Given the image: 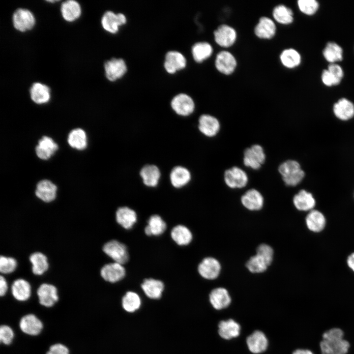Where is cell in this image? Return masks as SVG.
Instances as JSON below:
<instances>
[{
  "label": "cell",
  "instance_id": "6da1fadb",
  "mask_svg": "<svg viewBox=\"0 0 354 354\" xmlns=\"http://www.w3.org/2000/svg\"><path fill=\"white\" fill-rule=\"evenodd\" d=\"M343 331L339 328H332L325 331L320 343L322 354H346L350 345L343 339Z\"/></svg>",
  "mask_w": 354,
  "mask_h": 354
},
{
  "label": "cell",
  "instance_id": "7a4b0ae2",
  "mask_svg": "<svg viewBox=\"0 0 354 354\" xmlns=\"http://www.w3.org/2000/svg\"><path fill=\"white\" fill-rule=\"evenodd\" d=\"M278 171L285 184L289 186H295L298 184L305 176V173L299 163L294 160H288L282 162L278 166Z\"/></svg>",
  "mask_w": 354,
  "mask_h": 354
},
{
  "label": "cell",
  "instance_id": "3957f363",
  "mask_svg": "<svg viewBox=\"0 0 354 354\" xmlns=\"http://www.w3.org/2000/svg\"><path fill=\"white\" fill-rule=\"evenodd\" d=\"M266 158L263 148L260 145L254 144L244 150L243 164L247 167L258 170L265 162Z\"/></svg>",
  "mask_w": 354,
  "mask_h": 354
},
{
  "label": "cell",
  "instance_id": "277c9868",
  "mask_svg": "<svg viewBox=\"0 0 354 354\" xmlns=\"http://www.w3.org/2000/svg\"><path fill=\"white\" fill-rule=\"evenodd\" d=\"M224 180L226 185L229 188L240 189L247 185L248 177L243 170L238 167L234 166L225 171Z\"/></svg>",
  "mask_w": 354,
  "mask_h": 354
},
{
  "label": "cell",
  "instance_id": "5b68a950",
  "mask_svg": "<svg viewBox=\"0 0 354 354\" xmlns=\"http://www.w3.org/2000/svg\"><path fill=\"white\" fill-rule=\"evenodd\" d=\"M103 252L115 262L123 265L128 260V254L126 246L116 240L106 242L103 246Z\"/></svg>",
  "mask_w": 354,
  "mask_h": 354
},
{
  "label": "cell",
  "instance_id": "8992f818",
  "mask_svg": "<svg viewBox=\"0 0 354 354\" xmlns=\"http://www.w3.org/2000/svg\"><path fill=\"white\" fill-rule=\"evenodd\" d=\"M13 26L17 30L25 32L31 30L35 25V19L30 10L18 8L13 14Z\"/></svg>",
  "mask_w": 354,
  "mask_h": 354
},
{
  "label": "cell",
  "instance_id": "52a82bcc",
  "mask_svg": "<svg viewBox=\"0 0 354 354\" xmlns=\"http://www.w3.org/2000/svg\"><path fill=\"white\" fill-rule=\"evenodd\" d=\"M171 105L173 110L181 116L190 115L195 109V104L192 98L185 93H179L176 95L172 99Z\"/></svg>",
  "mask_w": 354,
  "mask_h": 354
},
{
  "label": "cell",
  "instance_id": "ba28073f",
  "mask_svg": "<svg viewBox=\"0 0 354 354\" xmlns=\"http://www.w3.org/2000/svg\"><path fill=\"white\" fill-rule=\"evenodd\" d=\"M39 303L45 307H51L58 301V290L53 285L43 283L36 291Z\"/></svg>",
  "mask_w": 354,
  "mask_h": 354
},
{
  "label": "cell",
  "instance_id": "9c48e42d",
  "mask_svg": "<svg viewBox=\"0 0 354 354\" xmlns=\"http://www.w3.org/2000/svg\"><path fill=\"white\" fill-rule=\"evenodd\" d=\"M221 268V265L217 259L212 257H206L198 265V271L204 278L213 280L219 276Z\"/></svg>",
  "mask_w": 354,
  "mask_h": 354
},
{
  "label": "cell",
  "instance_id": "30bf717a",
  "mask_svg": "<svg viewBox=\"0 0 354 354\" xmlns=\"http://www.w3.org/2000/svg\"><path fill=\"white\" fill-rule=\"evenodd\" d=\"M199 130L207 137L215 136L220 129V123L215 117L208 115H202L198 120Z\"/></svg>",
  "mask_w": 354,
  "mask_h": 354
},
{
  "label": "cell",
  "instance_id": "8fae6325",
  "mask_svg": "<svg viewBox=\"0 0 354 354\" xmlns=\"http://www.w3.org/2000/svg\"><path fill=\"white\" fill-rule=\"evenodd\" d=\"M21 330L29 335L36 336L39 334L43 328L41 321L33 314L23 316L19 322Z\"/></svg>",
  "mask_w": 354,
  "mask_h": 354
},
{
  "label": "cell",
  "instance_id": "7c38bea8",
  "mask_svg": "<svg viewBox=\"0 0 354 354\" xmlns=\"http://www.w3.org/2000/svg\"><path fill=\"white\" fill-rule=\"evenodd\" d=\"M126 271L122 265L118 263L105 265L100 270V275L106 281L116 283L122 280L125 276Z\"/></svg>",
  "mask_w": 354,
  "mask_h": 354
},
{
  "label": "cell",
  "instance_id": "4fadbf2b",
  "mask_svg": "<svg viewBox=\"0 0 354 354\" xmlns=\"http://www.w3.org/2000/svg\"><path fill=\"white\" fill-rule=\"evenodd\" d=\"M243 206L251 211L259 210L262 208L264 199L258 190L251 188L247 190L240 199Z\"/></svg>",
  "mask_w": 354,
  "mask_h": 354
},
{
  "label": "cell",
  "instance_id": "5bb4252c",
  "mask_svg": "<svg viewBox=\"0 0 354 354\" xmlns=\"http://www.w3.org/2000/svg\"><path fill=\"white\" fill-rule=\"evenodd\" d=\"M104 69L107 78L111 81H114L125 74L127 66L123 59L112 58L105 62Z\"/></svg>",
  "mask_w": 354,
  "mask_h": 354
},
{
  "label": "cell",
  "instance_id": "9a60e30c",
  "mask_svg": "<svg viewBox=\"0 0 354 354\" xmlns=\"http://www.w3.org/2000/svg\"><path fill=\"white\" fill-rule=\"evenodd\" d=\"M214 36L215 42L219 45L228 47L235 43L236 33L232 27L227 25H222L214 30Z\"/></svg>",
  "mask_w": 354,
  "mask_h": 354
},
{
  "label": "cell",
  "instance_id": "2e32d148",
  "mask_svg": "<svg viewBox=\"0 0 354 354\" xmlns=\"http://www.w3.org/2000/svg\"><path fill=\"white\" fill-rule=\"evenodd\" d=\"M215 65L219 72L229 75L235 70L236 66V61L235 58L231 53L222 51L217 55Z\"/></svg>",
  "mask_w": 354,
  "mask_h": 354
},
{
  "label": "cell",
  "instance_id": "e0dca14e",
  "mask_svg": "<svg viewBox=\"0 0 354 354\" xmlns=\"http://www.w3.org/2000/svg\"><path fill=\"white\" fill-rule=\"evenodd\" d=\"M126 22L125 16L121 13L115 14L111 11H106L103 15L101 24L104 29L111 33H116L118 27Z\"/></svg>",
  "mask_w": 354,
  "mask_h": 354
},
{
  "label": "cell",
  "instance_id": "ac0fdd59",
  "mask_svg": "<svg viewBox=\"0 0 354 354\" xmlns=\"http://www.w3.org/2000/svg\"><path fill=\"white\" fill-rule=\"evenodd\" d=\"M57 191V187L55 184L50 180L44 179L37 183L35 195L42 201L49 203L55 199Z\"/></svg>",
  "mask_w": 354,
  "mask_h": 354
},
{
  "label": "cell",
  "instance_id": "d6986e66",
  "mask_svg": "<svg viewBox=\"0 0 354 354\" xmlns=\"http://www.w3.org/2000/svg\"><path fill=\"white\" fill-rule=\"evenodd\" d=\"M186 63V59L181 53L176 51H170L166 54L164 65L168 72L174 73L177 70L184 68Z\"/></svg>",
  "mask_w": 354,
  "mask_h": 354
},
{
  "label": "cell",
  "instance_id": "ffe728a7",
  "mask_svg": "<svg viewBox=\"0 0 354 354\" xmlns=\"http://www.w3.org/2000/svg\"><path fill=\"white\" fill-rule=\"evenodd\" d=\"M58 149V145L51 138L43 136L39 141L35 148V151L39 158L47 160L55 153Z\"/></svg>",
  "mask_w": 354,
  "mask_h": 354
},
{
  "label": "cell",
  "instance_id": "44dd1931",
  "mask_svg": "<svg viewBox=\"0 0 354 354\" xmlns=\"http://www.w3.org/2000/svg\"><path fill=\"white\" fill-rule=\"evenodd\" d=\"M11 293L14 298L19 301H25L31 295V286L24 279H17L12 284Z\"/></svg>",
  "mask_w": 354,
  "mask_h": 354
},
{
  "label": "cell",
  "instance_id": "7402d4cb",
  "mask_svg": "<svg viewBox=\"0 0 354 354\" xmlns=\"http://www.w3.org/2000/svg\"><path fill=\"white\" fill-rule=\"evenodd\" d=\"M116 219L118 223L125 229H130L137 222L136 212L127 206L119 207L116 212Z\"/></svg>",
  "mask_w": 354,
  "mask_h": 354
},
{
  "label": "cell",
  "instance_id": "603a6c76",
  "mask_svg": "<svg viewBox=\"0 0 354 354\" xmlns=\"http://www.w3.org/2000/svg\"><path fill=\"white\" fill-rule=\"evenodd\" d=\"M209 297L212 306L217 310L227 307L231 301V298L228 291L221 287L212 290Z\"/></svg>",
  "mask_w": 354,
  "mask_h": 354
},
{
  "label": "cell",
  "instance_id": "cb8c5ba5",
  "mask_svg": "<svg viewBox=\"0 0 354 354\" xmlns=\"http://www.w3.org/2000/svg\"><path fill=\"white\" fill-rule=\"evenodd\" d=\"M249 350L253 353L259 354L265 351L267 347V340L265 334L256 330L250 335L246 339Z\"/></svg>",
  "mask_w": 354,
  "mask_h": 354
},
{
  "label": "cell",
  "instance_id": "d4e9b609",
  "mask_svg": "<svg viewBox=\"0 0 354 354\" xmlns=\"http://www.w3.org/2000/svg\"><path fill=\"white\" fill-rule=\"evenodd\" d=\"M333 111L338 118L347 120L354 116V104L348 99L342 98L334 104Z\"/></svg>",
  "mask_w": 354,
  "mask_h": 354
},
{
  "label": "cell",
  "instance_id": "484cf974",
  "mask_svg": "<svg viewBox=\"0 0 354 354\" xmlns=\"http://www.w3.org/2000/svg\"><path fill=\"white\" fill-rule=\"evenodd\" d=\"M191 178V176L189 171L187 168L180 166L174 167L170 175L171 183L177 188L182 187L187 184Z\"/></svg>",
  "mask_w": 354,
  "mask_h": 354
},
{
  "label": "cell",
  "instance_id": "4316f807",
  "mask_svg": "<svg viewBox=\"0 0 354 354\" xmlns=\"http://www.w3.org/2000/svg\"><path fill=\"white\" fill-rule=\"evenodd\" d=\"M144 184L148 187H154L157 185L161 177L159 168L154 165H146L140 172Z\"/></svg>",
  "mask_w": 354,
  "mask_h": 354
},
{
  "label": "cell",
  "instance_id": "83f0119b",
  "mask_svg": "<svg viewBox=\"0 0 354 354\" xmlns=\"http://www.w3.org/2000/svg\"><path fill=\"white\" fill-rule=\"evenodd\" d=\"M141 287L148 297L151 299H159L161 297L164 285L160 280L148 278L144 280Z\"/></svg>",
  "mask_w": 354,
  "mask_h": 354
},
{
  "label": "cell",
  "instance_id": "f1b7e54d",
  "mask_svg": "<svg viewBox=\"0 0 354 354\" xmlns=\"http://www.w3.org/2000/svg\"><path fill=\"white\" fill-rule=\"evenodd\" d=\"M254 32L259 38L270 39L275 34L276 26L271 19L266 17H262L255 27Z\"/></svg>",
  "mask_w": 354,
  "mask_h": 354
},
{
  "label": "cell",
  "instance_id": "f546056e",
  "mask_svg": "<svg viewBox=\"0 0 354 354\" xmlns=\"http://www.w3.org/2000/svg\"><path fill=\"white\" fill-rule=\"evenodd\" d=\"M293 203L299 210L311 211L314 207L316 202L311 193L305 190H301L294 196Z\"/></svg>",
  "mask_w": 354,
  "mask_h": 354
},
{
  "label": "cell",
  "instance_id": "4dcf8cb0",
  "mask_svg": "<svg viewBox=\"0 0 354 354\" xmlns=\"http://www.w3.org/2000/svg\"><path fill=\"white\" fill-rule=\"evenodd\" d=\"M30 91L31 100L38 104L48 102L51 97V92L49 88L40 83L33 84Z\"/></svg>",
  "mask_w": 354,
  "mask_h": 354
},
{
  "label": "cell",
  "instance_id": "1f68e13d",
  "mask_svg": "<svg viewBox=\"0 0 354 354\" xmlns=\"http://www.w3.org/2000/svg\"><path fill=\"white\" fill-rule=\"evenodd\" d=\"M60 11L63 19L67 22H71L80 17L81 7L77 1L68 0L61 4Z\"/></svg>",
  "mask_w": 354,
  "mask_h": 354
},
{
  "label": "cell",
  "instance_id": "d6a6232c",
  "mask_svg": "<svg viewBox=\"0 0 354 354\" xmlns=\"http://www.w3.org/2000/svg\"><path fill=\"white\" fill-rule=\"evenodd\" d=\"M218 328L219 335L225 339L238 336L240 329L239 324L232 319L221 321L218 324Z\"/></svg>",
  "mask_w": 354,
  "mask_h": 354
},
{
  "label": "cell",
  "instance_id": "836d02e7",
  "mask_svg": "<svg viewBox=\"0 0 354 354\" xmlns=\"http://www.w3.org/2000/svg\"><path fill=\"white\" fill-rule=\"evenodd\" d=\"M308 229L313 232L322 231L325 225V219L320 211L311 210L307 215L305 219Z\"/></svg>",
  "mask_w": 354,
  "mask_h": 354
},
{
  "label": "cell",
  "instance_id": "e575fe53",
  "mask_svg": "<svg viewBox=\"0 0 354 354\" xmlns=\"http://www.w3.org/2000/svg\"><path fill=\"white\" fill-rule=\"evenodd\" d=\"M29 260L32 265V273L35 275H41L49 268L47 257L41 252H36L31 254Z\"/></svg>",
  "mask_w": 354,
  "mask_h": 354
},
{
  "label": "cell",
  "instance_id": "d590c367",
  "mask_svg": "<svg viewBox=\"0 0 354 354\" xmlns=\"http://www.w3.org/2000/svg\"><path fill=\"white\" fill-rule=\"evenodd\" d=\"M173 240L180 246L189 244L193 236L190 230L185 226L178 225L173 228L171 232Z\"/></svg>",
  "mask_w": 354,
  "mask_h": 354
},
{
  "label": "cell",
  "instance_id": "8d00e7d4",
  "mask_svg": "<svg viewBox=\"0 0 354 354\" xmlns=\"http://www.w3.org/2000/svg\"><path fill=\"white\" fill-rule=\"evenodd\" d=\"M166 229L165 222L159 215L155 214L149 217L148 225L145 228V232L148 236H157L163 234Z\"/></svg>",
  "mask_w": 354,
  "mask_h": 354
},
{
  "label": "cell",
  "instance_id": "74e56055",
  "mask_svg": "<svg viewBox=\"0 0 354 354\" xmlns=\"http://www.w3.org/2000/svg\"><path fill=\"white\" fill-rule=\"evenodd\" d=\"M324 58L330 63H334L343 59V49L334 42H329L323 51Z\"/></svg>",
  "mask_w": 354,
  "mask_h": 354
},
{
  "label": "cell",
  "instance_id": "f35d334b",
  "mask_svg": "<svg viewBox=\"0 0 354 354\" xmlns=\"http://www.w3.org/2000/svg\"><path fill=\"white\" fill-rule=\"evenodd\" d=\"M68 143L73 148L83 150L87 147V138L85 131L80 128L72 130L68 136Z\"/></svg>",
  "mask_w": 354,
  "mask_h": 354
},
{
  "label": "cell",
  "instance_id": "ab89813d",
  "mask_svg": "<svg viewBox=\"0 0 354 354\" xmlns=\"http://www.w3.org/2000/svg\"><path fill=\"white\" fill-rule=\"evenodd\" d=\"M282 63L289 68H295L300 63L301 56L295 49L290 48L282 51L280 56Z\"/></svg>",
  "mask_w": 354,
  "mask_h": 354
},
{
  "label": "cell",
  "instance_id": "60d3db41",
  "mask_svg": "<svg viewBox=\"0 0 354 354\" xmlns=\"http://www.w3.org/2000/svg\"><path fill=\"white\" fill-rule=\"evenodd\" d=\"M213 49L211 45L206 42L196 43L192 47V52L194 59L197 62H202L209 57Z\"/></svg>",
  "mask_w": 354,
  "mask_h": 354
},
{
  "label": "cell",
  "instance_id": "b9f144b4",
  "mask_svg": "<svg viewBox=\"0 0 354 354\" xmlns=\"http://www.w3.org/2000/svg\"><path fill=\"white\" fill-rule=\"evenodd\" d=\"M272 14L274 19L282 24H289L294 20L292 10L282 4L275 7Z\"/></svg>",
  "mask_w": 354,
  "mask_h": 354
},
{
  "label": "cell",
  "instance_id": "7bdbcfd3",
  "mask_svg": "<svg viewBox=\"0 0 354 354\" xmlns=\"http://www.w3.org/2000/svg\"><path fill=\"white\" fill-rule=\"evenodd\" d=\"M141 304L139 295L134 292H127L122 299V305L127 312H133L138 310Z\"/></svg>",
  "mask_w": 354,
  "mask_h": 354
},
{
  "label": "cell",
  "instance_id": "ee69618b",
  "mask_svg": "<svg viewBox=\"0 0 354 354\" xmlns=\"http://www.w3.org/2000/svg\"><path fill=\"white\" fill-rule=\"evenodd\" d=\"M269 266L267 262L262 257L257 254L251 257L246 264L247 268L253 273L263 272Z\"/></svg>",
  "mask_w": 354,
  "mask_h": 354
},
{
  "label": "cell",
  "instance_id": "f6af8a7d",
  "mask_svg": "<svg viewBox=\"0 0 354 354\" xmlns=\"http://www.w3.org/2000/svg\"><path fill=\"white\" fill-rule=\"evenodd\" d=\"M297 5L300 11L307 15H314L319 7V2L316 0H299Z\"/></svg>",
  "mask_w": 354,
  "mask_h": 354
},
{
  "label": "cell",
  "instance_id": "bcb514c9",
  "mask_svg": "<svg viewBox=\"0 0 354 354\" xmlns=\"http://www.w3.org/2000/svg\"><path fill=\"white\" fill-rule=\"evenodd\" d=\"M17 262L15 259L11 257L1 256L0 258V271L3 274L13 272L16 268Z\"/></svg>",
  "mask_w": 354,
  "mask_h": 354
},
{
  "label": "cell",
  "instance_id": "7dc6e473",
  "mask_svg": "<svg viewBox=\"0 0 354 354\" xmlns=\"http://www.w3.org/2000/svg\"><path fill=\"white\" fill-rule=\"evenodd\" d=\"M273 253L272 248L265 243L259 245L256 249V254L262 257L269 266L273 260Z\"/></svg>",
  "mask_w": 354,
  "mask_h": 354
},
{
  "label": "cell",
  "instance_id": "c3c4849f",
  "mask_svg": "<svg viewBox=\"0 0 354 354\" xmlns=\"http://www.w3.org/2000/svg\"><path fill=\"white\" fill-rule=\"evenodd\" d=\"M14 333L11 327L7 325H1L0 327V341L5 345H9L12 342Z\"/></svg>",
  "mask_w": 354,
  "mask_h": 354
},
{
  "label": "cell",
  "instance_id": "681fc988",
  "mask_svg": "<svg viewBox=\"0 0 354 354\" xmlns=\"http://www.w3.org/2000/svg\"><path fill=\"white\" fill-rule=\"evenodd\" d=\"M327 69L334 77L337 85H338L341 82L344 76L342 68L339 64L334 63H330Z\"/></svg>",
  "mask_w": 354,
  "mask_h": 354
},
{
  "label": "cell",
  "instance_id": "f907efd6",
  "mask_svg": "<svg viewBox=\"0 0 354 354\" xmlns=\"http://www.w3.org/2000/svg\"><path fill=\"white\" fill-rule=\"evenodd\" d=\"M46 354H69L68 348L61 343L51 345Z\"/></svg>",
  "mask_w": 354,
  "mask_h": 354
},
{
  "label": "cell",
  "instance_id": "816d5d0a",
  "mask_svg": "<svg viewBox=\"0 0 354 354\" xmlns=\"http://www.w3.org/2000/svg\"><path fill=\"white\" fill-rule=\"evenodd\" d=\"M321 79L323 84L326 86L331 87L337 85L334 77L327 69L324 70L322 72Z\"/></svg>",
  "mask_w": 354,
  "mask_h": 354
},
{
  "label": "cell",
  "instance_id": "f5cc1de1",
  "mask_svg": "<svg viewBox=\"0 0 354 354\" xmlns=\"http://www.w3.org/2000/svg\"><path fill=\"white\" fill-rule=\"evenodd\" d=\"M8 289V285L5 278L2 275L0 276V295L4 296Z\"/></svg>",
  "mask_w": 354,
  "mask_h": 354
},
{
  "label": "cell",
  "instance_id": "db71d44e",
  "mask_svg": "<svg viewBox=\"0 0 354 354\" xmlns=\"http://www.w3.org/2000/svg\"><path fill=\"white\" fill-rule=\"evenodd\" d=\"M347 262L349 267L354 272V253L349 256Z\"/></svg>",
  "mask_w": 354,
  "mask_h": 354
},
{
  "label": "cell",
  "instance_id": "11a10c76",
  "mask_svg": "<svg viewBox=\"0 0 354 354\" xmlns=\"http://www.w3.org/2000/svg\"><path fill=\"white\" fill-rule=\"evenodd\" d=\"M293 354H313V353L308 350L298 349L295 351Z\"/></svg>",
  "mask_w": 354,
  "mask_h": 354
}]
</instances>
